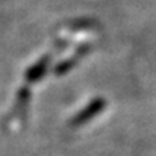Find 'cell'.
<instances>
[{"label": "cell", "instance_id": "obj_1", "mask_svg": "<svg viewBox=\"0 0 156 156\" xmlns=\"http://www.w3.org/2000/svg\"><path fill=\"white\" fill-rule=\"evenodd\" d=\"M103 106H105L103 99H96V100H93L83 111H80V112L74 117V120L71 121V124H73V126H80V124L90 121L94 115H97V114L103 109Z\"/></svg>", "mask_w": 156, "mask_h": 156}, {"label": "cell", "instance_id": "obj_2", "mask_svg": "<svg viewBox=\"0 0 156 156\" xmlns=\"http://www.w3.org/2000/svg\"><path fill=\"white\" fill-rule=\"evenodd\" d=\"M49 62H50V58H43L37 65H34L29 71H27V74H26V79L27 80H30V82H35V80H38V79H41L43 76H44V73L47 71V65H49Z\"/></svg>", "mask_w": 156, "mask_h": 156}]
</instances>
